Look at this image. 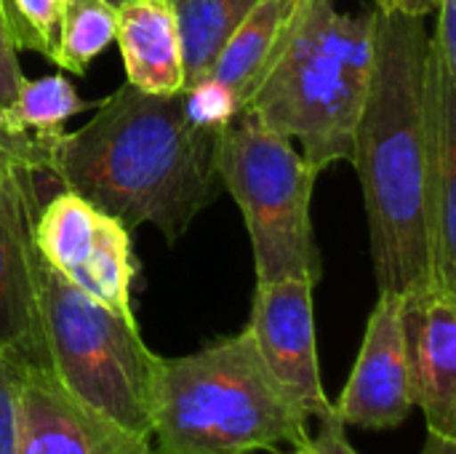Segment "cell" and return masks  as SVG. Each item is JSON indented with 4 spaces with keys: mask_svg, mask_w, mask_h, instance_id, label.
I'll return each mask as SVG.
<instances>
[{
    "mask_svg": "<svg viewBox=\"0 0 456 454\" xmlns=\"http://www.w3.org/2000/svg\"><path fill=\"white\" fill-rule=\"evenodd\" d=\"M216 139L187 115L184 91L158 96L126 83L61 134L51 177L128 230L152 225L176 244L216 198Z\"/></svg>",
    "mask_w": 456,
    "mask_h": 454,
    "instance_id": "cell-1",
    "label": "cell"
},
{
    "mask_svg": "<svg viewBox=\"0 0 456 454\" xmlns=\"http://www.w3.org/2000/svg\"><path fill=\"white\" fill-rule=\"evenodd\" d=\"M428 54L425 16L374 5V72L350 163L363 187L377 289L393 294L433 284Z\"/></svg>",
    "mask_w": 456,
    "mask_h": 454,
    "instance_id": "cell-2",
    "label": "cell"
},
{
    "mask_svg": "<svg viewBox=\"0 0 456 454\" xmlns=\"http://www.w3.org/2000/svg\"><path fill=\"white\" fill-rule=\"evenodd\" d=\"M307 412L273 377L251 334L158 359L150 442L155 454H248L302 447Z\"/></svg>",
    "mask_w": 456,
    "mask_h": 454,
    "instance_id": "cell-3",
    "label": "cell"
},
{
    "mask_svg": "<svg viewBox=\"0 0 456 454\" xmlns=\"http://www.w3.org/2000/svg\"><path fill=\"white\" fill-rule=\"evenodd\" d=\"M371 72L374 8L345 13L337 0H315L246 110L297 139L302 158L321 174L353 158Z\"/></svg>",
    "mask_w": 456,
    "mask_h": 454,
    "instance_id": "cell-4",
    "label": "cell"
},
{
    "mask_svg": "<svg viewBox=\"0 0 456 454\" xmlns=\"http://www.w3.org/2000/svg\"><path fill=\"white\" fill-rule=\"evenodd\" d=\"M43 364L83 407L150 436L158 359L128 321L32 257Z\"/></svg>",
    "mask_w": 456,
    "mask_h": 454,
    "instance_id": "cell-5",
    "label": "cell"
},
{
    "mask_svg": "<svg viewBox=\"0 0 456 454\" xmlns=\"http://www.w3.org/2000/svg\"><path fill=\"white\" fill-rule=\"evenodd\" d=\"M216 174L248 227L256 284L305 278L315 286L323 276L310 214L318 171L291 139L243 110L219 131Z\"/></svg>",
    "mask_w": 456,
    "mask_h": 454,
    "instance_id": "cell-6",
    "label": "cell"
},
{
    "mask_svg": "<svg viewBox=\"0 0 456 454\" xmlns=\"http://www.w3.org/2000/svg\"><path fill=\"white\" fill-rule=\"evenodd\" d=\"M32 246L37 257L64 276L72 286L136 321L131 289L136 260L131 230L83 195L61 187L32 219Z\"/></svg>",
    "mask_w": 456,
    "mask_h": 454,
    "instance_id": "cell-7",
    "label": "cell"
},
{
    "mask_svg": "<svg viewBox=\"0 0 456 454\" xmlns=\"http://www.w3.org/2000/svg\"><path fill=\"white\" fill-rule=\"evenodd\" d=\"M313 289L305 278L256 284L246 332L273 377L297 399L307 417L323 420L334 412V404L321 385Z\"/></svg>",
    "mask_w": 456,
    "mask_h": 454,
    "instance_id": "cell-8",
    "label": "cell"
},
{
    "mask_svg": "<svg viewBox=\"0 0 456 454\" xmlns=\"http://www.w3.org/2000/svg\"><path fill=\"white\" fill-rule=\"evenodd\" d=\"M19 454H155L150 436L126 431L72 399L43 364L19 377Z\"/></svg>",
    "mask_w": 456,
    "mask_h": 454,
    "instance_id": "cell-9",
    "label": "cell"
},
{
    "mask_svg": "<svg viewBox=\"0 0 456 454\" xmlns=\"http://www.w3.org/2000/svg\"><path fill=\"white\" fill-rule=\"evenodd\" d=\"M401 329L411 404L430 433L456 439V292L425 284L401 294Z\"/></svg>",
    "mask_w": 456,
    "mask_h": 454,
    "instance_id": "cell-10",
    "label": "cell"
},
{
    "mask_svg": "<svg viewBox=\"0 0 456 454\" xmlns=\"http://www.w3.org/2000/svg\"><path fill=\"white\" fill-rule=\"evenodd\" d=\"M411 404L401 329V294L379 292L350 380L334 404L347 428L390 431L403 425Z\"/></svg>",
    "mask_w": 456,
    "mask_h": 454,
    "instance_id": "cell-11",
    "label": "cell"
},
{
    "mask_svg": "<svg viewBox=\"0 0 456 454\" xmlns=\"http://www.w3.org/2000/svg\"><path fill=\"white\" fill-rule=\"evenodd\" d=\"M37 177L43 174L19 171L0 185V351L32 364H43L32 276V219L40 209Z\"/></svg>",
    "mask_w": 456,
    "mask_h": 454,
    "instance_id": "cell-12",
    "label": "cell"
},
{
    "mask_svg": "<svg viewBox=\"0 0 456 454\" xmlns=\"http://www.w3.org/2000/svg\"><path fill=\"white\" fill-rule=\"evenodd\" d=\"M428 227L433 284L456 292V75L428 54Z\"/></svg>",
    "mask_w": 456,
    "mask_h": 454,
    "instance_id": "cell-13",
    "label": "cell"
},
{
    "mask_svg": "<svg viewBox=\"0 0 456 454\" xmlns=\"http://www.w3.org/2000/svg\"><path fill=\"white\" fill-rule=\"evenodd\" d=\"M115 40L131 86L158 96L184 91V45L171 0L115 5Z\"/></svg>",
    "mask_w": 456,
    "mask_h": 454,
    "instance_id": "cell-14",
    "label": "cell"
},
{
    "mask_svg": "<svg viewBox=\"0 0 456 454\" xmlns=\"http://www.w3.org/2000/svg\"><path fill=\"white\" fill-rule=\"evenodd\" d=\"M313 3L315 0H256L227 37L208 78L232 94L240 112L291 43Z\"/></svg>",
    "mask_w": 456,
    "mask_h": 454,
    "instance_id": "cell-15",
    "label": "cell"
},
{
    "mask_svg": "<svg viewBox=\"0 0 456 454\" xmlns=\"http://www.w3.org/2000/svg\"><path fill=\"white\" fill-rule=\"evenodd\" d=\"M184 45V91L206 80L227 37L256 0H171Z\"/></svg>",
    "mask_w": 456,
    "mask_h": 454,
    "instance_id": "cell-16",
    "label": "cell"
},
{
    "mask_svg": "<svg viewBox=\"0 0 456 454\" xmlns=\"http://www.w3.org/2000/svg\"><path fill=\"white\" fill-rule=\"evenodd\" d=\"M115 40V5L107 0H61L53 64L86 75L88 64Z\"/></svg>",
    "mask_w": 456,
    "mask_h": 454,
    "instance_id": "cell-17",
    "label": "cell"
},
{
    "mask_svg": "<svg viewBox=\"0 0 456 454\" xmlns=\"http://www.w3.org/2000/svg\"><path fill=\"white\" fill-rule=\"evenodd\" d=\"M83 110H91V104L80 99L77 88L64 75L24 78L13 104V120L35 136L59 139L64 134V120Z\"/></svg>",
    "mask_w": 456,
    "mask_h": 454,
    "instance_id": "cell-18",
    "label": "cell"
},
{
    "mask_svg": "<svg viewBox=\"0 0 456 454\" xmlns=\"http://www.w3.org/2000/svg\"><path fill=\"white\" fill-rule=\"evenodd\" d=\"M61 139V136H59ZM59 139H43L0 115V185L19 171L51 174Z\"/></svg>",
    "mask_w": 456,
    "mask_h": 454,
    "instance_id": "cell-19",
    "label": "cell"
},
{
    "mask_svg": "<svg viewBox=\"0 0 456 454\" xmlns=\"http://www.w3.org/2000/svg\"><path fill=\"white\" fill-rule=\"evenodd\" d=\"M13 8V43L53 59L61 0H11Z\"/></svg>",
    "mask_w": 456,
    "mask_h": 454,
    "instance_id": "cell-20",
    "label": "cell"
},
{
    "mask_svg": "<svg viewBox=\"0 0 456 454\" xmlns=\"http://www.w3.org/2000/svg\"><path fill=\"white\" fill-rule=\"evenodd\" d=\"M184 110L198 126L214 128V131H222L235 115H240L232 94L211 78L184 91Z\"/></svg>",
    "mask_w": 456,
    "mask_h": 454,
    "instance_id": "cell-21",
    "label": "cell"
},
{
    "mask_svg": "<svg viewBox=\"0 0 456 454\" xmlns=\"http://www.w3.org/2000/svg\"><path fill=\"white\" fill-rule=\"evenodd\" d=\"M24 364L0 351V454H19V377Z\"/></svg>",
    "mask_w": 456,
    "mask_h": 454,
    "instance_id": "cell-22",
    "label": "cell"
},
{
    "mask_svg": "<svg viewBox=\"0 0 456 454\" xmlns=\"http://www.w3.org/2000/svg\"><path fill=\"white\" fill-rule=\"evenodd\" d=\"M16 51L19 48L13 43L8 16H5V8H3V0H0V115L5 120H11V123H16L13 120V104H16V96H19V86L24 80V75L19 70Z\"/></svg>",
    "mask_w": 456,
    "mask_h": 454,
    "instance_id": "cell-23",
    "label": "cell"
},
{
    "mask_svg": "<svg viewBox=\"0 0 456 454\" xmlns=\"http://www.w3.org/2000/svg\"><path fill=\"white\" fill-rule=\"evenodd\" d=\"M433 59L456 75V0H438L436 32L430 35Z\"/></svg>",
    "mask_w": 456,
    "mask_h": 454,
    "instance_id": "cell-24",
    "label": "cell"
},
{
    "mask_svg": "<svg viewBox=\"0 0 456 454\" xmlns=\"http://www.w3.org/2000/svg\"><path fill=\"white\" fill-rule=\"evenodd\" d=\"M302 450L307 454H361L347 442V425L334 412L321 420V431L310 436Z\"/></svg>",
    "mask_w": 456,
    "mask_h": 454,
    "instance_id": "cell-25",
    "label": "cell"
},
{
    "mask_svg": "<svg viewBox=\"0 0 456 454\" xmlns=\"http://www.w3.org/2000/svg\"><path fill=\"white\" fill-rule=\"evenodd\" d=\"M377 8L382 11H401L411 16H430L438 8V0H374Z\"/></svg>",
    "mask_w": 456,
    "mask_h": 454,
    "instance_id": "cell-26",
    "label": "cell"
},
{
    "mask_svg": "<svg viewBox=\"0 0 456 454\" xmlns=\"http://www.w3.org/2000/svg\"><path fill=\"white\" fill-rule=\"evenodd\" d=\"M419 454H456V439L428 431V442H425V447H422Z\"/></svg>",
    "mask_w": 456,
    "mask_h": 454,
    "instance_id": "cell-27",
    "label": "cell"
},
{
    "mask_svg": "<svg viewBox=\"0 0 456 454\" xmlns=\"http://www.w3.org/2000/svg\"><path fill=\"white\" fill-rule=\"evenodd\" d=\"M3 8H5V16H8V27H11V35H13V8H11V0H3Z\"/></svg>",
    "mask_w": 456,
    "mask_h": 454,
    "instance_id": "cell-28",
    "label": "cell"
},
{
    "mask_svg": "<svg viewBox=\"0 0 456 454\" xmlns=\"http://www.w3.org/2000/svg\"><path fill=\"white\" fill-rule=\"evenodd\" d=\"M289 454H307V452H305L302 447H297V450H291V452H289Z\"/></svg>",
    "mask_w": 456,
    "mask_h": 454,
    "instance_id": "cell-29",
    "label": "cell"
},
{
    "mask_svg": "<svg viewBox=\"0 0 456 454\" xmlns=\"http://www.w3.org/2000/svg\"><path fill=\"white\" fill-rule=\"evenodd\" d=\"M107 3H110V5H120L123 0H107Z\"/></svg>",
    "mask_w": 456,
    "mask_h": 454,
    "instance_id": "cell-30",
    "label": "cell"
}]
</instances>
